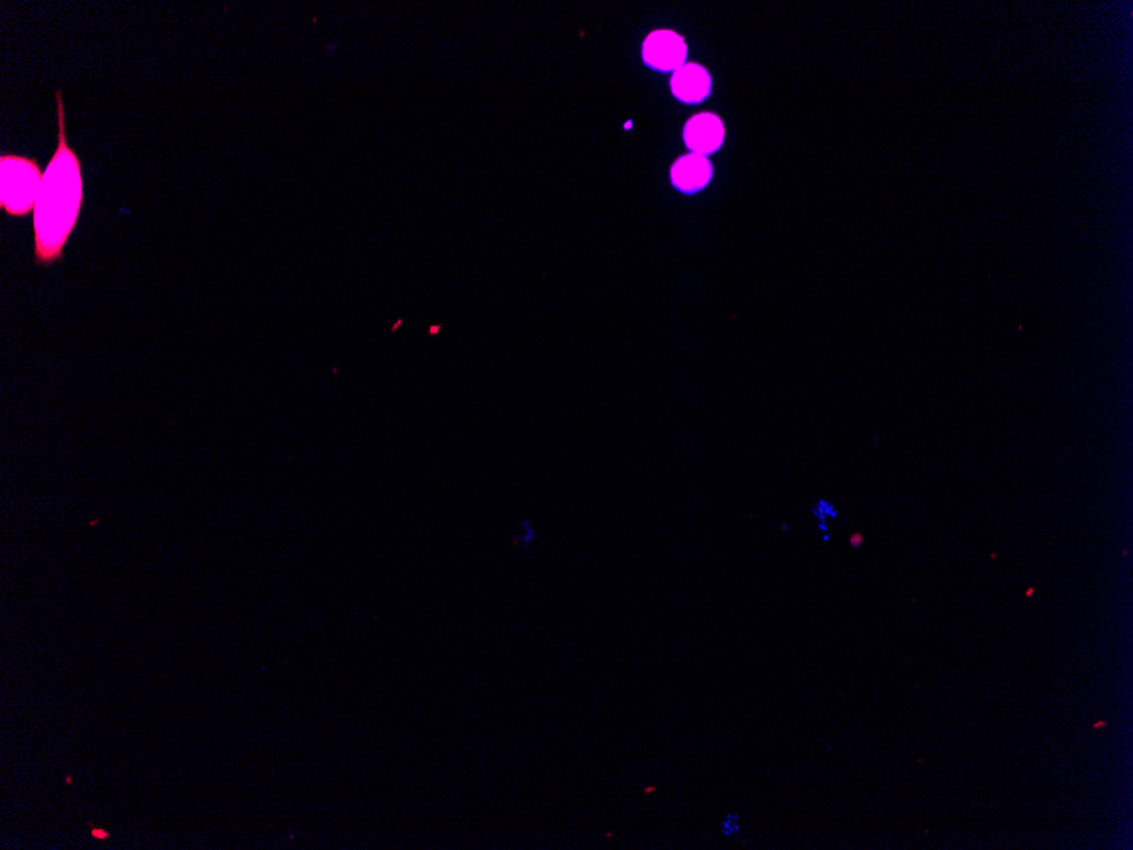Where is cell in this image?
I'll return each instance as SVG.
<instances>
[{"label":"cell","mask_w":1133,"mask_h":850,"mask_svg":"<svg viewBox=\"0 0 1133 850\" xmlns=\"http://www.w3.org/2000/svg\"><path fill=\"white\" fill-rule=\"evenodd\" d=\"M56 119L58 143L46 165L33 211L34 263L40 267L62 262L84 207L82 162L68 143L65 101L60 90H56Z\"/></svg>","instance_id":"1"},{"label":"cell","mask_w":1133,"mask_h":850,"mask_svg":"<svg viewBox=\"0 0 1133 850\" xmlns=\"http://www.w3.org/2000/svg\"><path fill=\"white\" fill-rule=\"evenodd\" d=\"M40 163L31 157L4 153L0 157V209L7 216H26L34 211L41 180Z\"/></svg>","instance_id":"2"},{"label":"cell","mask_w":1133,"mask_h":850,"mask_svg":"<svg viewBox=\"0 0 1133 850\" xmlns=\"http://www.w3.org/2000/svg\"><path fill=\"white\" fill-rule=\"evenodd\" d=\"M687 46L672 31H655L643 43V60L659 72H677L686 65Z\"/></svg>","instance_id":"3"},{"label":"cell","mask_w":1133,"mask_h":850,"mask_svg":"<svg viewBox=\"0 0 1133 850\" xmlns=\"http://www.w3.org/2000/svg\"><path fill=\"white\" fill-rule=\"evenodd\" d=\"M725 140V126L715 114H698L684 129V141L694 155H711L720 150Z\"/></svg>","instance_id":"4"},{"label":"cell","mask_w":1133,"mask_h":850,"mask_svg":"<svg viewBox=\"0 0 1133 850\" xmlns=\"http://www.w3.org/2000/svg\"><path fill=\"white\" fill-rule=\"evenodd\" d=\"M711 177H713V167L708 162V158L694 153L679 158L672 167V184L684 194L703 191Z\"/></svg>","instance_id":"5"},{"label":"cell","mask_w":1133,"mask_h":850,"mask_svg":"<svg viewBox=\"0 0 1133 850\" xmlns=\"http://www.w3.org/2000/svg\"><path fill=\"white\" fill-rule=\"evenodd\" d=\"M709 92H711V77L703 67L689 63L674 72L672 94L679 101L698 104L709 96Z\"/></svg>","instance_id":"6"},{"label":"cell","mask_w":1133,"mask_h":850,"mask_svg":"<svg viewBox=\"0 0 1133 850\" xmlns=\"http://www.w3.org/2000/svg\"><path fill=\"white\" fill-rule=\"evenodd\" d=\"M811 515L815 516L818 521L828 523V521L838 518V509L837 506L830 503L828 499H818V501L813 504V508H811Z\"/></svg>","instance_id":"7"},{"label":"cell","mask_w":1133,"mask_h":850,"mask_svg":"<svg viewBox=\"0 0 1133 850\" xmlns=\"http://www.w3.org/2000/svg\"><path fill=\"white\" fill-rule=\"evenodd\" d=\"M516 538H518V542H521V545H523L525 549H530V547L535 545L538 533H536L535 526L531 525L530 521L523 520L520 525V533H518V537Z\"/></svg>","instance_id":"8"},{"label":"cell","mask_w":1133,"mask_h":850,"mask_svg":"<svg viewBox=\"0 0 1133 850\" xmlns=\"http://www.w3.org/2000/svg\"><path fill=\"white\" fill-rule=\"evenodd\" d=\"M740 820H742V818H740L738 813L726 815L725 820L721 823V834L725 835V837L740 834V830H742V822H740Z\"/></svg>","instance_id":"9"},{"label":"cell","mask_w":1133,"mask_h":850,"mask_svg":"<svg viewBox=\"0 0 1133 850\" xmlns=\"http://www.w3.org/2000/svg\"><path fill=\"white\" fill-rule=\"evenodd\" d=\"M92 837H94V839L104 840V839H107V837H109V834H107L106 830H99V828H92Z\"/></svg>","instance_id":"10"},{"label":"cell","mask_w":1133,"mask_h":850,"mask_svg":"<svg viewBox=\"0 0 1133 850\" xmlns=\"http://www.w3.org/2000/svg\"><path fill=\"white\" fill-rule=\"evenodd\" d=\"M862 542H864V538L860 537L859 533L850 538V543H852L854 547H859V545H862Z\"/></svg>","instance_id":"11"}]
</instances>
